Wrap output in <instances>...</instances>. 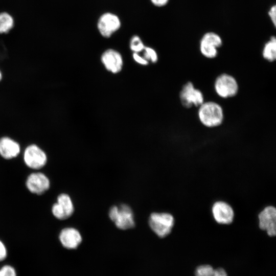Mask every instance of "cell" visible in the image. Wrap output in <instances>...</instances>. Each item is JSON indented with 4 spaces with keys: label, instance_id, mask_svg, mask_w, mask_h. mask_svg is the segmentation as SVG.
Returning a JSON list of instances; mask_svg holds the SVG:
<instances>
[{
    "label": "cell",
    "instance_id": "7c38bea8",
    "mask_svg": "<svg viewBox=\"0 0 276 276\" xmlns=\"http://www.w3.org/2000/svg\"><path fill=\"white\" fill-rule=\"evenodd\" d=\"M59 240L65 248L75 249L80 244L82 238L80 232L73 227H66L62 229L59 234Z\"/></svg>",
    "mask_w": 276,
    "mask_h": 276
},
{
    "label": "cell",
    "instance_id": "ffe728a7",
    "mask_svg": "<svg viewBox=\"0 0 276 276\" xmlns=\"http://www.w3.org/2000/svg\"><path fill=\"white\" fill-rule=\"evenodd\" d=\"M214 269L209 265L199 266L196 269L195 276H213Z\"/></svg>",
    "mask_w": 276,
    "mask_h": 276
},
{
    "label": "cell",
    "instance_id": "4316f807",
    "mask_svg": "<svg viewBox=\"0 0 276 276\" xmlns=\"http://www.w3.org/2000/svg\"><path fill=\"white\" fill-rule=\"evenodd\" d=\"M169 0H151L152 3L157 7H163L167 4Z\"/></svg>",
    "mask_w": 276,
    "mask_h": 276
},
{
    "label": "cell",
    "instance_id": "7a4b0ae2",
    "mask_svg": "<svg viewBox=\"0 0 276 276\" xmlns=\"http://www.w3.org/2000/svg\"><path fill=\"white\" fill-rule=\"evenodd\" d=\"M110 219L121 229H128L135 226L133 213L131 208L126 204L119 206H112L108 212Z\"/></svg>",
    "mask_w": 276,
    "mask_h": 276
},
{
    "label": "cell",
    "instance_id": "ac0fdd59",
    "mask_svg": "<svg viewBox=\"0 0 276 276\" xmlns=\"http://www.w3.org/2000/svg\"><path fill=\"white\" fill-rule=\"evenodd\" d=\"M201 40L212 44L218 49L222 45V39L220 35L213 32H208L203 35Z\"/></svg>",
    "mask_w": 276,
    "mask_h": 276
},
{
    "label": "cell",
    "instance_id": "cb8c5ba5",
    "mask_svg": "<svg viewBox=\"0 0 276 276\" xmlns=\"http://www.w3.org/2000/svg\"><path fill=\"white\" fill-rule=\"evenodd\" d=\"M132 56L134 61L140 64L146 65L148 64V61L144 57L141 56L137 53H133Z\"/></svg>",
    "mask_w": 276,
    "mask_h": 276
},
{
    "label": "cell",
    "instance_id": "8992f818",
    "mask_svg": "<svg viewBox=\"0 0 276 276\" xmlns=\"http://www.w3.org/2000/svg\"><path fill=\"white\" fill-rule=\"evenodd\" d=\"M259 227L270 237L276 235V209L272 205L265 207L258 215Z\"/></svg>",
    "mask_w": 276,
    "mask_h": 276
},
{
    "label": "cell",
    "instance_id": "4fadbf2b",
    "mask_svg": "<svg viewBox=\"0 0 276 276\" xmlns=\"http://www.w3.org/2000/svg\"><path fill=\"white\" fill-rule=\"evenodd\" d=\"M53 207L56 214L63 220L70 217L74 211L71 197L64 193L58 196L57 202L53 204Z\"/></svg>",
    "mask_w": 276,
    "mask_h": 276
},
{
    "label": "cell",
    "instance_id": "3957f363",
    "mask_svg": "<svg viewBox=\"0 0 276 276\" xmlns=\"http://www.w3.org/2000/svg\"><path fill=\"white\" fill-rule=\"evenodd\" d=\"M148 221L150 228L160 238L166 237L170 234L175 222L171 214L157 212L150 214Z\"/></svg>",
    "mask_w": 276,
    "mask_h": 276
},
{
    "label": "cell",
    "instance_id": "ba28073f",
    "mask_svg": "<svg viewBox=\"0 0 276 276\" xmlns=\"http://www.w3.org/2000/svg\"><path fill=\"white\" fill-rule=\"evenodd\" d=\"M24 157L26 165L33 169L42 168L47 162L44 152L35 145H31L26 148Z\"/></svg>",
    "mask_w": 276,
    "mask_h": 276
},
{
    "label": "cell",
    "instance_id": "5b68a950",
    "mask_svg": "<svg viewBox=\"0 0 276 276\" xmlns=\"http://www.w3.org/2000/svg\"><path fill=\"white\" fill-rule=\"evenodd\" d=\"M179 99L182 105L187 108L199 107L204 102L202 91L196 88L191 81L182 86L179 93Z\"/></svg>",
    "mask_w": 276,
    "mask_h": 276
},
{
    "label": "cell",
    "instance_id": "8fae6325",
    "mask_svg": "<svg viewBox=\"0 0 276 276\" xmlns=\"http://www.w3.org/2000/svg\"><path fill=\"white\" fill-rule=\"evenodd\" d=\"M101 61L108 71L116 74L123 66V59L121 54L113 49L106 50L101 56Z\"/></svg>",
    "mask_w": 276,
    "mask_h": 276
},
{
    "label": "cell",
    "instance_id": "d4e9b609",
    "mask_svg": "<svg viewBox=\"0 0 276 276\" xmlns=\"http://www.w3.org/2000/svg\"><path fill=\"white\" fill-rule=\"evenodd\" d=\"M7 256V249L5 245L0 240V261L3 260Z\"/></svg>",
    "mask_w": 276,
    "mask_h": 276
},
{
    "label": "cell",
    "instance_id": "52a82bcc",
    "mask_svg": "<svg viewBox=\"0 0 276 276\" xmlns=\"http://www.w3.org/2000/svg\"><path fill=\"white\" fill-rule=\"evenodd\" d=\"M121 26L119 17L116 14L107 12L102 14L97 23V28L100 34L104 37H110L117 31Z\"/></svg>",
    "mask_w": 276,
    "mask_h": 276
},
{
    "label": "cell",
    "instance_id": "44dd1931",
    "mask_svg": "<svg viewBox=\"0 0 276 276\" xmlns=\"http://www.w3.org/2000/svg\"><path fill=\"white\" fill-rule=\"evenodd\" d=\"M145 52L144 54V58L148 61L150 60L152 63H155L158 60V56L156 52L150 47H145L144 49Z\"/></svg>",
    "mask_w": 276,
    "mask_h": 276
},
{
    "label": "cell",
    "instance_id": "e0dca14e",
    "mask_svg": "<svg viewBox=\"0 0 276 276\" xmlns=\"http://www.w3.org/2000/svg\"><path fill=\"white\" fill-rule=\"evenodd\" d=\"M13 18L7 13H0V33H7L13 27Z\"/></svg>",
    "mask_w": 276,
    "mask_h": 276
},
{
    "label": "cell",
    "instance_id": "d6986e66",
    "mask_svg": "<svg viewBox=\"0 0 276 276\" xmlns=\"http://www.w3.org/2000/svg\"><path fill=\"white\" fill-rule=\"evenodd\" d=\"M130 48L133 53H139L144 50L145 45L140 37L135 35L130 40Z\"/></svg>",
    "mask_w": 276,
    "mask_h": 276
},
{
    "label": "cell",
    "instance_id": "30bf717a",
    "mask_svg": "<svg viewBox=\"0 0 276 276\" xmlns=\"http://www.w3.org/2000/svg\"><path fill=\"white\" fill-rule=\"evenodd\" d=\"M50 181L43 173H33L27 178L26 186L32 193L41 195L45 192L50 188Z\"/></svg>",
    "mask_w": 276,
    "mask_h": 276
},
{
    "label": "cell",
    "instance_id": "9a60e30c",
    "mask_svg": "<svg viewBox=\"0 0 276 276\" xmlns=\"http://www.w3.org/2000/svg\"><path fill=\"white\" fill-rule=\"evenodd\" d=\"M262 56L267 61L272 62L276 58V39L272 36L264 45L262 50Z\"/></svg>",
    "mask_w": 276,
    "mask_h": 276
},
{
    "label": "cell",
    "instance_id": "9c48e42d",
    "mask_svg": "<svg viewBox=\"0 0 276 276\" xmlns=\"http://www.w3.org/2000/svg\"><path fill=\"white\" fill-rule=\"evenodd\" d=\"M212 213L217 223L225 225L233 222L235 215L232 206L222 201H218L213 204L212 207Z\"/></svg>",
    "mask_w": 276,
    "mask_h": 276
},
{
    "label": "cell",
    "instance_id": "7402d4cb",
    "mask_svg": "<svg viewBox=\"0 0 276 276\" xmlns=\"http://www.w3.org/2000/svg\"><path fill=\"white\" fill-rule=\"evenodd\" d=\"M0 276H16V272L13 266L5 265L0 268Z\"/></svg>",
    "mask_w": 276,
    "mask_h": 276
},
{
    "label": "cell",
    "instance_id": "83f0119b",
    "mask_svg": "<svg viewBox=\"0 0 276 276\" xmlns=\"http://www.w3.org/2000/svg\"><path fill=\"white\" fill-rule=\"evenodd\" d=\"M2 79V74H1V73L0 72V80H1Z\"/></svg>",
    "mask_w": 276,
    "mask_h": 276
},
{
    "label": "cell",
    "instance_id": "2e32d148",
    "mask_svg": "<svg viewBox=\"0 0 276 276\" xmlns=\"http://www.w3.org/2000/svg\"><path fill=\"white\" fill-rule=\"evenodd\" d=\"M199 50L203 56L209 59L215 58L218 53L217 47L201 40L199 42Z\"/></svg>",
    "mask_w": 276,
    "mask_h": 276
},
{
    "label": "cell",
    "instance_id": "5bb4252c",
    "mask_svg": "<svg viewBox=\"0 0 276 276\" xmlns=\"http://www.w3.org/2000/svg\"><path fill=\"white\" fill-rule=\"evenodd\" d=\"M20 152L19 144L7 137L0 139V154L5 159H11L17 156Z\"/></svg>",
    "mask_w": 276,
    "mask_h": 276
},
{
    "label": "cell",
    "instance_id": "6da1fadb",
    "mask_svg": "<svg viewBox=\"0 0 276 276\" xmlns=\"http://www.w3.org/2000/svg\"><path fill=\"white\" fill-rule=\"evenodd\" d=\"M198 117L200 122L205 127H217L223 122V109L215 102H204L198 107Z\"/></svg>",
    "mask_w": 276,
    "mask_h": 276
},
{
    "label": "cell",
    "instance_id": "603a6c76",
    "mask_svg": "<svg viewBox=\"0 0 276 276\" xmlns=\"http://www.w3.org/2000/svg\"><path fill=\"white\" fill-rule=\"evenodd\" d=\"M268 15L274 27L276 26V6H272L268 11Z\"/></svg>",
    "mask_w": 276,
    "mask_h": 276
},
{
    "label": "cell",
    "instance_id": "277c9868",
    "mask_svg": "<svg viewBox=\"0 0 276 276\" xmlns=\"http://www.w3.org/2000/svg\"><path fill=\"white\" fill-rule=\"evenodd\" d=\"M214 87L217 95L223 99L233 98L239 91V85L236 78L226 73H222L216 77Z\"/></svg>",
    "mask_w": 276,
    "mask_h": 276
},
{
    "label": "cell",
    "instance_id": "484cf974",
    "mask_svg": "<svg viewBox=\"0 0 276 276\" xmlns=\"http://www.w3.org/2000/svg\"><path fill=\"white\" fill-rule=\"evenodd\" d=\"M213 276H227V274L224 269L219 268L214 269Z\"/></svg>",
    "mask_w": 276,
    "mask_h": 276
}]
</instances>
